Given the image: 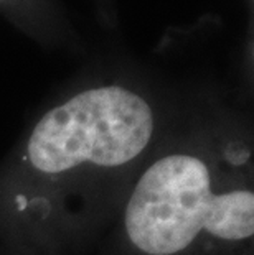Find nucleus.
Wrapping results in <instances>:
<instances>
[{
	"instance_id": "2",
	"label": "nucleus",
	"mask_w": 254,
	"mask_h": 255,
	"mask_svg": "<svg viewBox=\"0 0 254 255\" xmlns=\"http://www.w3.org/2000/svg\"><path fill=\"white\" fill-rule=\"evenodd\" d=\"M154 132L149 104L134 92L107 86L84 91L45 114L28 142L36 170L61 173L83 161L117 166L134 160Z\"/></svg>"
},
{
	"instance_id": "3",
	"label": "nucleus",
	"mask_w": 254,
	"mask_h": 255,
	"mask_svg": "<svg viewBox=\"0 0 254 255\" xmlns=\"http://www.w3.org/2000/svg\"><path fill=\"white\" fill-rule=\"evenodd\" d=\"M20 201V208H25V198H18Z\"/></svg>"
},
{
	"instance_id": "1",
	"label": "nucleus",
	"mask_w": 254,
	"mask_h": 255,
	"mask_svg": "<svg viewBox=\"0 0 254 255\" xmlns=\"http://www.w3.org/2000/svg\"><path fill=\"white\" fill-rule=\"evenodd\" d=\"M129 239L145 254L172 255L200 231L225 241L254 234L251 191L212 193L208 168L187 155H170L144 173L126 211Z\"/></svg>"
}]
</instances>
